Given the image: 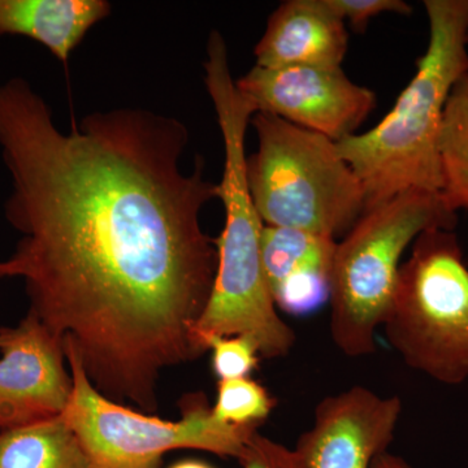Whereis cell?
Instances as JSON below:
<instances>
[{"instance_id":"13","label":"cell","mask_w":468,"mask_h":468,"mask_svg":"<svg viewBox=\"0 0 468 468\" xmlns=\"http://www.w3.org/2000/svg\"><path fill=\"white\" fill-rule=\"evenodd\" d=\"M110 12L107 0H0V37H27L67 64Z\"/></svg>"},{"instance_id":"11","label":"cell","mask_w":468,"mask_h":468,"mask_svg":"<svg viewBox=\"0 0 468 468\" xmlns=\"http://www.w3.org/2000/svg\"><path fill=\"white\" fill-rule=\"evenodd\" d=\"M335 248L320 234L263 226L261 261L277 309L307 315L329 301Z\"/></svg>"},{"instance_id":"12","label":"cell","mask_w":468,"mask_h":468,"mask_svg":"<svg viewBox=\"0 0 468 468\" xmlns=\"http://www.w3.org/2000/svg\"><path fill=\"white\" fill-rule=\"evenodd\" d=\"M347 45L345 21L326 0H286L268 17L255 66L340 68Z\"/></svg>"},{"instance_id":"4","label":"cell","mask_w":468,"mask_h":468,"mask_svg":"<svg viewBox=\"0 0 468 468\" xmlns=\"http://www.w3.org/2000/svg\"><path fill=\"white\" fill-rule=\"evenodd\" d=\"M457 223L441 193L411 189L365 211L337 242L329 331L345 356L377 350V332L389 313L406 249L426 230H454Z\"/></svg>"},{"instance_id":"22","label":"cell","mask_w":468,"mask_h":468,"mask_svg":"<svg viewBox=\"0 0 468 468\" xmlns=\"http://www.w3.org/2000/svg\"><path fill=\"white\" fill-rule=\"evenodd\" d=\"M467 46H468V27H467Z\"/></svg>"},{"instance_id":"15","label":"cell","mask_w":468,"mask_h":468,"mask_svg":"<svg viewBox=\"0 0 468 468\" xmlns=\"http://www.w3.org/2000/svg\"><path fill=\"white\" fill-rule=\"evenodd\" d=\"M442 197L454 212L468 209V73L452 89L440 131Z\"/></svg>"},{"instance_id":"20","label":"cell","mask_w":468,"mask_h":468,"mask_svg":"<svg viewBox=\"0 0 468 468\" xmlns=\"http://www.w3.org/2000/svg\"><path fill=\"white\" fill-rule=\"evenodd\" d=\"M371 468H411L408 462L402 460L399 455L390 454L389 452H381L372 462Z\"/></svg>"},{"instance_id":"14","label":"cell","mask_w":468,"mask_h":468,"mask_svg":"<svg viewBox=\"0 0 468 468\" xmlns=\"http://www.w3.org/2000/svg\"><path fill=\"white\" fill-rule=\"evenodd\" d=\"M0 468H97L63 418L0 432Z\"/></svg>"},{"instance_id":"18","label":"cell","mask_w":468,"mask_h":468,"mask_svg":"<svg viewBox=\"0 0 468 468\" xmlns=\"http://www.w3.org/2000/svg\"><path fill=\"white\" fill-rule=\"evenodd\" d=\"M326 3L358 33L365 32L369 20L378 15L392 12L409 16L412 12L411 5L403 0H326Z\"/></svg>"},{"instance_id":"6","label":"cell","mask_w":468,"mask_h":468,"mask_svg":"<svg viewBox=\"0 0 468 468\" xmlns=\"http://www.w3.org/2000/svg\"><path fill=\"white\" fill-rule=\"evenodd\" d=\"M403 362L439 383L468 378V267L454 230L412 243L383 326Z\"/></svg>"},{"instance_id":"21","label":"cell","mask_w":468,"mask_h":468,"mask_svg":"<svg viewBox=\"0 0 468 468\" xmlns=\"http://www.w3.org/2000/svg\"><path fill=\"white\" fill-rule=\"evenodd\" d=\"M169 468H214L209 466V464L206 463V462L196 461V460H187L181 461L175 463L174 466Z\"/></svg>"},{"instance_id":"1","label":"cell","mask_w":468,"mask_h":468,"mask_svg":"<svg viewBox=\"0 0 468 468\" xmlns=\"http://www.w3.org/2000/svg\"><path fill=\"white\" fill-rule=\"evenodd\" d=\"M176 117L98 111L69 132L23 77L0 84L5 203L21 234L0 261L30 306L75 350L92 387L113 402L158 410L163 372L203 356L194 328L218 271L201 214L218 198Z\"/></svg>"},{"instance_id":"16","label":"cell","mask_w":468,"mask_h":468,"mask_svg":"<svg viewBox=\"0 0 468 468\" xmlns=\"http://www.w3.org/2000/svg\"><path fill=\"white\" fill-rule=\"evenodd\" d=\"M276 403L266 388L252 378H230L218 380L217 402L211 412L220 423L261 427Z\"/></svg>"},{"instance_id":"8","label":"cell","mask_w":468,"mask_h":468,"mask_svg":"<svg viewBox=\"0 0 468 468\" xmlns=\"http://www.w3.org/2000/svg\"><path fill=\"white\" fill-rule=\"evenodd\" d=\"M236 86L257 112L271 113L335 143L356 134L377 106L371 89L340 68L254 66Z\"/></svg>"},{"instance_id":"2","label":"cell","mask_w":468,"mask_h":468,"mask_svg":"<svg viewBox=\"0 0 468 468\" xmlns=\"http://www.w3.org/2000/svg\"><path fill=\"white\" fill-rule=\"evenodd\" d=\"M205 85L214 103L224 144V169L218 199L226 209L223 232L217 239L218 271L207 306L194 328L201 345L205 335H246L263 358H282L295 337L277 313L261 261L263 221L246 181L245 141L254 106L237 89L226 39L212 30L206 48Z\"/></svg>"},{"instance_id":"9","label":"cell","mask_w":468,"mask_h":468,"mask_svg":"<svg viewBox=\"0 0 468 468\" xmlns=\"http://www.w3.org/2000/svg\"><path fill=\"white\" fill-rule=\"evenodd\" d=\"M0 432L60 418L73 381L63 341L27 313L15 326L0 328Z\"/></svg>"},{"instance_id":"7","label":"cell","mask_w":468,"mask_h":468,"mask_svg":"<svg viewBox=\"0 0 468 468\" xmlns=\"http://www.w3.org/2000/svg\"><path fill=\"white\" fill-rule=\"evenodd\" d=\"M73 389L61 415L97 468H160L165 452L194 449L239 460L258 426H232L217 420L205 396L183 402V418L163 420L111 401L98 392L75 350L63 341Z\"/></svg>"},{"instance_id":"5","label":"cell","mask_w":468,"mask_h":468,"mask_svg":"<svg viewBox=\"0 0 468 468\" xmlns=\"http://www.w3.org/2000/svg\"><path fill=\"white\" fill-rule=\"evenodd\" d=\"M251 125L258 149L246 181L264 226L346 236L365 214V193L337 143L271 113H255Z\"/></svg>"},{"instance_id":"17","label":"cell","mask_w":468,"mask_h":468,"mask_svg":"<svg viewBox=\"0 0 468 468\" xmlns=\"http://www.w3.org/2000/svg\"><path fill=\"white\" fill-rule=\"evenodd\" d=\"M201 345L212 350V368L218 380L249 378L260 365L257 345L246 335H205Z\"/></svg>"},{"instance_id":"19","label":"cell","mask_w":468,"mask_h":468,"mask_svg":"<svg viewBox=\"0 0 468 468\" xmlns=\"http://www.w3.org/2000/svg\"><path fill=\"white\" fill-rule=\"evenodd\" d=\"M242 468H304L294 449L254 433L239 455Z\"/></svg>"},{"instance_id":"10","label":"cell","mask_w":468,"mask_h":468,"mask_svg":"<svg viewBox=\"0 0 468 468\" xmlns=\"http://www.w3.org/2000/svg\"><path fill=\"white\" fill-rule=\"evenodd\" d=\"M401 411L399 397H380L365 387L325 397L294 452L304 468H371L393 441Z\"/></svg>"},{"instance_id":"3","label":"cell","mask_w":468,"mask_h":468,"mask_svg":"<svg viewBox=\"0 0 468 468\" xmlns=\"http://www.w3.org/2000/svg\"><path fill=\"white\" fill-rule=\"evenodd\" d=\"M430 41L417 73L375 128L337 143L359 178L366 211L408 190L441 193L440 131L454 85L468 73V0H426Z\"/></svg>"}]
</instances>
